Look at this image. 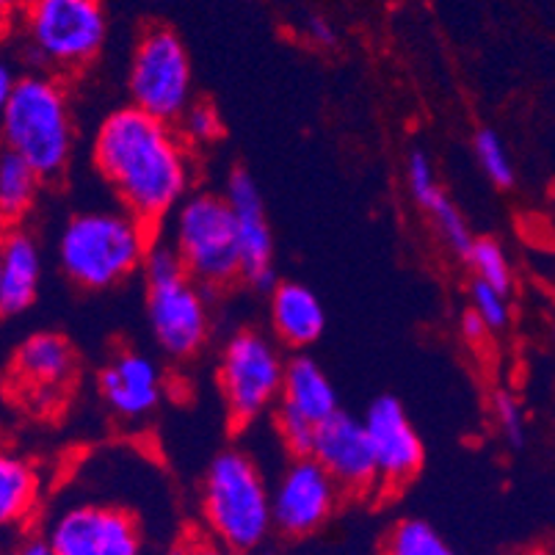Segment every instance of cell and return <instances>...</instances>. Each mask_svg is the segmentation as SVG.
<instances>
[{
	"instance_id": "9",
	"label": "cell",
	"mask_w": 555,
	"mask_h": 555,
	"mask_svg": "<svg viewBox=\"0 0 555 555\" xmlns=\"http://www.w3.org/2000/svg\"><path fill=\"white\" fill-rule=\"evenodd\" d=\"M287 362L271 337L241 330L224 343L219 362V387L232 426H249L282 401Z\"/></svg>"
},
{
	"instance_id": "26",
	"label": "cell",
	"mask_w": 555,
	"mask_h": 555,
	"mask_svg": "<svg viewBox=\"0 0 555 555\" xmlns=\"http://www.w3.org/2000/svg\"><path fill=\"white\" fill-rule=\"evenodd\" d=\"M274 423H276V434H280L282 446L291 451V456H310L312 446H315V434H318L315 423L307 421L305 415H299V412H294V409L282 406V403H276Z\"/></svg>"
},
{
	"instance_id": "11",
	"label": "cell",
	"mask_w": 555,
	"mask_h": 555,
	"mask_svg": "<svg viewBox=\"0 0 555 555\" xmlns=\"http://www.w3.org/2000/svg\"><path fill=\"white\" fill-rule=\"evenodd\" d=\"M340 494V483L315 456H294L271 489L274 528L291 539L310 537L330 522Z\"/></svg>"
},
{
	"instance_id": "6",
	"label": "cell",
	"mask_w": 555,
	"mask_h": 555,
	"mask_svg": "<svg viewBox=\"0 0 555 555\" xmlns=\"http://www.w3.org/2000/svg\"><path fill=\"white\" fill-rule=\"evenodd\" d=\"M147 318L155 343L175 360H189L210 335L208 291L194 282L169 241H155L144 260Z\"/></svg>"
},
{
	"instance_id": "31",
	"label": "cell",
	"mask_w": 555,
	"mask_h": 555,
	"mask_svg": "<svg viewBox=\"0 0 555 555\" xmlns=\"http://www.w3.org/2000/svg\"><path fill=\"white\" fill-rule=\"evenodd\" d=\"M307 37L318 44H335V28H332V23L326 17L312 14V17L307 20Z\"/></svg>"
},
{
	"instance_id": "16",
	"label": "cell",
	"mask_w": 555,
	"mask_h": 555,
	"mask_svg": "<svg viewBox=\"0 0 555 555\" xmlns=\"http://www.w3.org/2000/svg\"><path fill=\"white\" fill-rule=\"evenodd\" d=\"M78 371V357L67 337L55 332H37L25 337L12 357V373L20 385L34 392H59L69 385Z\"/></svg>"
},
{
	"instance_id": "18",
	"label": "cell",
	"mask_w": 555,
	"mask_h": 555,
	"mask_svg": "<svg viewBox=\"0 0 555 555\" xmlns=\"http://www.w3.org/2000/svg\"><path fill=\"white\" fill-rule=\"evenodd\" d=\"M406 185L412 199L431 216V221L440 230L442 241L451 246V251H456L459 257H467V251L476 244V235L470 232L464 216L459 214L451 196L442 191L431 158L426 153H421V150H415L406 160Z\"/></svg>"
},
{
	"instance_id": "27",
	"label": "cell",
	"mask_w": 555,
	"mask_h": 555,
	"mask_svg": "<svg viewBox=\"0 0 555 555\" xmlns=\"http://www.w3.org/2000/svg\"><path fill=\"white\" fill-rule=\"evenodd\" d=\"M470 301V307L481 315V321L489 326V332H503L512 324V301H508L506 291H498V287L489 285V282L473 280Z\"/></svg>"
},
{
	"instance_id": "2",
	"label": "cell",
	"mask_w": 555,
	"mask_h": 555,
	"mask_svg": "<svg viewBox=\"0 0 555 555\" xmlns=\"http://www.w3.org/2000/svg\"><path fill=\"white\" fill-rule=\"evenodd\" d=\"M153 227L130 210H80L59 235V266L83 291H108L144 269L153 249Z\"/></svg>"
},
{
	"instance_id": "30",
	"label": "cell",
	"mask_w": 555,
	"mask_h": 555,
	"mask_svg": "<svg viewBox=\"0 0 555 555\" xmlns=\"http://www.w3.org/2000/svg\"><path fill=\"white\" fill-rule=\"evenodd\" d=\"M487 335H489V326L483 324L481 315L470 307V310L462 315V337L467 343H483L487 340Z\"/></svg>"
},
{
	"instance_id": "12",
	"label": "cell",
	"mask_w": 555,
	"mask_h": 555,
	"mask_svg": "<svg viewBox=\"0 0 555 555\" xmlns=\"http://www.w3.org/2000/svg\"><path fill=\"white\" fill-rule=\"evenodd\" d=\"M310 456L324 464L346 494H373L382 489L376 453H373L365 421L348 415L343 409L318 426Z\"/></svg>"
},
{
	"instance_id": "14",
	"label": "cell",
	"mask_w": 555,
	"mask_h": 555,
	"mask_svg": "<svg viewBox=\"0 0 555 555\" xmlns=\"http://www.w3.org/2000/svg\"><path fill=\"white\" fill-rule=\"evenodd\" d=\"M362 421H365L373 453H376L378 483L385 492H396L421 473L423 459H426L421 434L415 431L401 401L392 396H378L367 406Z\"/></svg>"
},
{
	"instance_id": "7",
	"label": "cell",
	"mask_w": 555,
	"mask_h": 555,
	"mask_svg": "<svg viewBox=\"0 0 555 555\" xmlns=\"http://www.w3.org/2000/svg\"><path fill=\"white\" fill-rule=\"evenodd\" d=\"M166 221L169 244L180 255L185 271L208 294L241 280L238 227L227 196L191 191Z\"/></svg>"
},
{
	"instance_id": "36",
	"label": "cell",
	"mask_w": 555,
	"mask_h": 555,
	"mask_svg": "<svg viewBox=\"0 0 555 555\" xmlns=\"http://www.w3.org/2000/svg\"><path fill=\"white\" fill-rule=\"evenodd\" d=\"M160 555H191V542L171 544V547H166Z\"/></svg>"
},
{
	"instance_id": "13",
	"label": "cell",
	"mask_w": 555,
	"mask_h": 555,
	"mask_svg": "<svg viewBox=\"0 0 555 555\" xmlns=\"http://www.w3.org/2000/svg\"><path fill=\"white\" fill-rule=\"evenodd\" d=\"M224 191L232 214H235V227H238L241 282L251 285L255 291H274V235H271L260 189L249 171L232 169Z\"/></svg>"
},
{
	"instance_id": "23",
	"label": "cell",
	"mask_w": 555,
	"mask_h": 555,
	"mask_svg": "<svg viewBox=\"0 0 555 555\" xmlns=\"http://www.w3.org/2000/svg\"><path fill=\"white\" fill-rule=\"evenodd\" d=\"M382 555H459L431 525L423 519H401L390 528Z\"/></svg>"
},
{
	"instance_id": "10",
	"label": "cell",
	"mask_w": 555,
	"mask_h": 555,
	"mask_svg": "<svg viewBox=\"0 0 555 555\" xmlns=\"http://www.w3.org/2000/svg\"><path fill=\"white\" fill-rule=\"evenodd\" d=\"M44 539L55 555H141L144 533L128 508L73 503L55 514Z\"/></svg>"
},
{
	"instance_id": "5",
	"label": "cell",
	"mask_w": 555,
	"mask_h": 555,
	"mask_svg": "<svg viewBox=\"0 0 555 555\" xmlns=\"http://www.w3.org/2000/svg\"><path fill=\"white\" fill-rule=\"evenodd\" d=\"M17 25L25 53L53 75L86 69L108 39L103 0H25Z\"/></svg>"
},
{
	"instance_id": "22",
	"label": "cell",
	"mask_w": 555,
	"mask_h": 555,
	"mask_svg": "<svg viewBox=\"0 0 555 555\" xmlns=\"http://www.w3.org/2000/svg\"><path fill=\"white\" fill-rule=\"evenodd\" d=\"M39 501V473L25 459H0V519L3 525H17L28 519Z\"/></svg>"
},
{
	"instance_id": "33",
	"label": "cell",
	"mask_w": 555,
	"mask_h": 555,
	"mask_svg": "<svg viewBox=\"0 0 555 555\" xmlns=\"http://www.w3.org/2000/svg\"><path fill=\"white\" fill-rule=\"evenodd\" d=\"M191 555H235L232 550H227L224 544H219L210 537H196L191 539Z\"/></svg>"
},
{
	"instance_id": "28",
	"label": "cell",
	"mask_w": 555,
	"mask_h": 555,
	"mask_svg": "<svg viewBox=\"0 0 555 555\" xmlns=\"http://www.w3.org/2000/svg\"><path fill=\"white\" fill-rule=\"evenodd\" d=\"M178 125L185 141H214L216 135H221V116L208 103L191 105Z\"/></svg>"
},
{
	"instance_id": "1",
	"label": "cell",
	"mask_w": 555,
	"mask_h": 555,
	"mask_svg": "<svg viewBox=\"0 0 555 555\" xmlns=\"http://www.w3.org/2000/svg\"><path fill=\"white\" fill-rule=\"evenodd\" d=\"M92 160L119 205L147 227H158L191 194L194 160L175 125L125 105L100 122Z\"/></svg>"
},
{
	"instance_id": "15",
	"label": "cell",
	"mask_w": 555,
	"mask_h": 555,
	"mask_svg": "<svg viewBox=\"0 0 555 555\" xmlns=\"http://www.w3.org/2000/svg\"><path fill=\"white\" fill-rule=\"evenodd\" d=\"M98 387L111 412L125 421H144L158 409L164 396V378L155 360L139 351H119L103 365Z\"/></svg>"
},
{
	"instance_id": "3",
	"label": "cell",
	"mask_w": 555,
	"mask_h": 555,
	"mask_svg": "<svg viewBox=\"0 0 555 555\" xmlns=\"http://www.w3.org/2000/svg\"><path fill=\"white\" fill-rule=\"evenodd\" d=\"M3 144L39 171L42 180H59L75 150V119L69 94L53 73L20 75L14 92L0 103Z\"/></svg>"
},
{
	"instance_id": "21",
	"label": "cell",
	"mask_w": 555,
	"mask_h": 555,
	"mask_svg": "<svg viewBox=\"0 0 555 555\" xmlns=\"http://www.w3.org/2000/svg\"><path fill=\"white\" fill-rule=\"evenodd\" d=\"M42 183L44 180L28 160H23L12 150H3L0 155V214H3L7 227L20 224L25 219V214L37 202Z\"/></svg>"
},
{
	"instance_id": "32",
	"label": "cell",
	"mask_w": 555,
	"mask_h": 555,
	"mask_svg": "<svg viewBox=\"0 0 555 555\" xmlns=\"http://www.w3.org/2000/svg\"><path fill=\"white\" fill-rule=\"evenodd\" d=\"M12 555H55V553L44 537H28L14 547Z\"/></svg>"
},
{
	"instance_id": "34",
	"label": "cell",
	"mask_w": 555,
	"mask_h": 555,
	"mask_svg": "<svg viewBox=\"0 0 555 555\" xmlns=\"http://www.w3.org/2000/svg\"><path fill=\"white\" fill-rule=\"evenodd\" d=\"M17 80H20V73H14L12 69V64H3V67H0V103H3V100L9 98V94L14 92V86H17Z\"/></svg>"
},
{
	"instance_id": "4",
	"label": "cell",
	"mask_w": 555,
	"mask_h": 555,
	"mask_svg": "<svg viewBox=\"0 0 555 555\" xmlns=\"http://www.w3.org/2000/svg\"><path fill=\"white\" fill-rule=\"evenodd\" d=\"M202 517L208 537L232 553H249L274 528L271 489L249 453L232 448L210 462L202 478Z\"/></svg>"
},
{
	"instance_id": "24",
	"label": "cell",
	"mask_w": 555,
	"mask_h": 555,
	"mask_svg": "<svg viewBox=\"0 0 555 555\" xmlns=\"http://www.w3.org/2000/svg\"><path fill=\"white\" fill-rule=\"evenodd\" d=\"M467 266L473 269L476 280L489 282L498 291H506L512 294V266H508V257L503 251V246L492 238H476L473 249L467 251Z\"/></svg>"
},
{
	"instance_id": "8",
	"label": "cell",
	"mask_w": 555,
	"mask_h": 555,
	"mask_svg": "<svg viewBox=\"0 0 555 555\" xmlns=\"http://www.w3.org/2000/svg\"><path fill=\"white\" fill-rule=\"evenodd\" d=\"M130 105L147 111L160 122L178 125L194 105V69L183 39L166 28L150 25L135 42L128 69Z\"/></svg>"
},
{
	"instance_id": "25",
	"label": "cell",
	"mask_w": 555,
	"mask_h": 555,
	"mask_svg": "<svg viewBox=\"0 0 555 555\" xmlns=\"http://www.w3.org/2000/svg\"><path fill=\"white\" fill-rule=\"evenodd\" d=\"M473 150H476V160L483 169L489 180L498 189H512L514 185V164L508 158V150L503 139L494 133L492 128H481L473 135Z\"/></svg>"
},
{
	"instance_id": "20",
	"label": "cell",
	"mask_w": 555,
	"mask_h": 555,
	"mask_svg": "<svg viewBox=\"0 0 555 555\" xmlns=\"http://www.w3.org/2000/svg\"><path fill=\"white\" fill-rule=\"evenodd\" d=\"M280 403L305 415L315 426H321V423H326L340 412L332 378L326 376L324 367L307 354H296L294 360H287L285 387H282Z\"/></svg>"
},
{
	"instance_id": "17",
	"label": "cell",
	"mask_w": 555,
	"mask_h": 555,
	"mask_svg": "<svg viewBox=\"0 0 555 555\" xmlns=\"http://www.w3.org/2000/svg\"><path fill=\"white\" fill-rule=\"evenodd\" d=\"M42 282V251L37 238L20 224L7 227L0 244V310L20 315L37 301Z\"/></svg>"
},
{
	"instance_id": "19",
	"label": "cell",
	"mask_w": 555,
	"mask_h": 555,
	"mask_svg": "<svg viewBox=\"0 0 555 555\" xmlns=\"http://www.w3.org/2000/svg\"><path fill=\"white\" fill-rule=\"evenodd\" d=\"M269 312L274 337L294 351H305L307 346L321 340L326 330L324 305L301 282H276Z\"/></svg>"
},
{
	"instance_id": "35",
	"label": "cell",
	"mask_w": 555,
	"mask_h": 555,
	"mask_svg": "<svg viewBox=\"0 0 555 555\" xmlns=\"http://www.w3.org/2000/svg\"><path fill=\"white\" fill-rule=\"evenodd\" d=\"M25 0H0V9H3V23L14 17V9H23Z\"/></svg>"
},
{
	"instance_id": "37",
	"label": "cell",
	"mask_w": 555,
	"mask_h": 555,
	"mask_svg": "<svg viewBox=\"0 0 555 555\" xmlns=\"http://www.w3.org/2000/svg\"><path fill=\"white\" fill-rule=\"evenodd\" d=\"M519 555H553V553H550V550H544V547H533V550H522Z\"/></svg>"
},
{
	"instance_id": "29",
	"label": "cell",
	"mask_w": 555,
	"mask_h": 555,
	"mask_svg": "<svg viewBox=\"0 0 555 555\" xmlns=\"http://www.w3.org/2000/svg\"><path fill=\"white\" fill-rule=\"evenodd\" d=\"M492 406H494V417H498V426H501L503 437H506L512 446H522L525 442V415H522V406H519L517 398L506 390L494 392Z\"/></svg>"
}]
</instances>
